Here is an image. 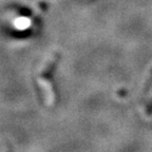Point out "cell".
<instances>
[{"instance_id":"6da1fadb","label":"cell","mask_w":152,"mask_h":152,"mask_svg":"<svg viewBox=\"0 0 152 152\" xmlns=\"http://www.w3.org/2000/svg\"><path fill=\"white\" fill-rule=\"evenodd\" d=\"M7 152H9V151H7Z\"/></svg>"}]
</instances>
